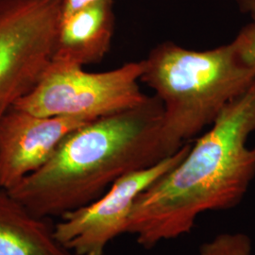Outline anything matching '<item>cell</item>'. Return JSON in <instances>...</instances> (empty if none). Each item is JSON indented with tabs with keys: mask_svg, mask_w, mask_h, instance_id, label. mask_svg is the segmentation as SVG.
Wrapping results in <instances>:
<instances>
[{
	"mask_svg": "<svg viewBox=\"0 0 255 255\" xmlns=\"http://www.w3.org/2000/svg\"><path fill=\"white\" fill-rule=\"evenodd\" d=\"M254 131L255 81L179 164L138 196L126 234L151 249L189 234L205 212L237 207L255 178V148L247 146Z\"/></svg>",
	"mask_w": 255,
	"mask_h": 255,
	"instance_id": "obj_1",
	"label": "cell"
},
{
	"mask_svg": "<svg viewBox=\"0 0 255 255\" xmlns=\"http://www.w3.org/2000/svg\"><path fill=\"white\" fill-rule=\"evenodd\" d=\"M64 0H0V119L52 63Z\"/></svg>",
	"mask_w": 255,
	"mask_h": 255,
	"instance_id": "obj_4",
	"label": "cell"
},
{
	"mask_svg": "<svg viewBox=\"0 0 255 255\" xmlns=\"http://www.w3.org/2000/svg\"><path fill=\"white\" fill-rule=\"evenodd\" d=\"M163 115L154 96L134 108L92 120L70 132L46 164L9 193L46 219L90 203L122 176L174 154L163 136Z\"/></svg>",
	"mask_w": 255,
	"mask_h": 255,
	"instance_id": "obj_2",
	"label": "cell"
},
{
	"mask_svg": "<svg viewBox=\"0 0 255 255\" xmlns=\"http://www.w3.org/2000/svg\"><path fill=\"white\" fill-rule=\"evenodd\" d=\"M140 81L163 104V136L175 153L246 91L255 72L239 65L230 44L196 51L164 42L143 60Z\"/></svg>",
	"mask_w": 255,
	"mask_h": 255,
	"instance_id": "obj_3",
	"label": "cell"
},
{
	"mask_svg": "<svg viewBox=\"0 0 255 255\" xmlns=\"http://www.w3.org/2000/svg\"><path fill=\"white\" fill-rule=\"evenodd\" d=\"M113 0H99L62 19L52 63L83 67L109 51L115 31Z\"/></svg>",
	"mask_w": 255,
	"mask_h": 255,
	"instance_id": "obj_8",
	"label": "cell"
},
{
	"mask_svg": "<svg viewBox=\"0 0 255 255\" xmlns=\"http://www.w3.org/2000/svg\"><path fill=\"white\" fill-rule=\"evenodd\" d=\"M230 46L239 65L255 72V19L239 31Z\"/></svg>",
	"mask_w": 255,
	"mask_h": 255,
	"instance_id": "obj_11",
	"label": "cell"
},
{
	"mask_svg": "<svg viewBox=\"0 0 255 255\" xmlns=\"http://www.w3.org/2000/svg\"><path fill=\"white\" fill-rule=\"evenodd\" d=\"M252 239L243 233H222L203 243L197 255H251Z\"/></svg>",
	"mask_w": 255,
	"mask_h": 255,
	"instance_id": "obj_10",
	"label": "cell"
},
{
	"mask_svg": "<svg viewBox=\"0 0 255 255\" xmlns=\"http://www.w3.org/2000/svg\"><path fill=\"white\" fill-rule=\"evenodd\" d=\"M190 147L186 143L154 165L122 176L101 197L65 214L54 226L57 240L73 255H104L115 238L126 234L138 196L179 164Z\"/></svg>",
	"mask_w": 255,
	"mask_h": 255,
	"instance_id": "obj_6",
	"label": "cell"
},
{
	"mask_svg": "<svg viewBox=\"0 0 255 255\" xmlns=\"http://www.w3.org/2000/svg\"><path fill=\"white\" fill-rule=\"evenodd\" d=\"M142 72L143 61L101 73L51 63L36 86L13 107L40 117L97 119L114 115L147 100L138 84Z\"/></svg>",
	"mask_w": 255,
	"mask_h": 255,
	"instance_id": "obj_5",
	"label": "cell"
},
{
	"mask_svg": "<svg viewBox=\"0 0 255 255\" xmlns=\"http://www.w3.org/2000/svg\"><path fill=\"white\" fill-rule=\"evenodd\" d=\"M99 0H64L63 18L72 14L76 10L92 4Z\"/></svg>",
	"mask_w": 255,
	"mask_h": 255,
	"instance_id": "obj_12",
	"label": "cell"
},
{
	"mask_svg": "<svg viewBox=\"0 0 255 255\" xmlns=\"http://www.w3.org/2000/svg\"><path fill=\"white\" fill-rule=\"evenodd\" d=\"M0 255H73L55 237L54 226L0 188Z\"/></svg>",
	"mask_w": 255,
	"mask_h": 255,
	"instance_id": "obj_9",
	"label": "cell"
},
{
	"mask_svg": "<svg viewBox=\"0 0 255 255\" xmlns=\"http://www.w3.org/2000/svg\"><path fill=\"white\" fill-rule=\"evenodd\" d=\"M86 117H40L12 107L0 119V188H14L41 168Z\"/></svg>",
	"mask_w": 255,
	"mask_h": 255,
	"instance_id": "obj_7",
	"label": "cell"
},
{
	"mask_svg": "<svg viewBox=\"0 0 255 255\" xmlns=\"http://www.w3.org/2000/svg\"><path fill=\"white\" fill-rule=\"evenodd\" d=\"M240 9L255 19V0H236Z\"/></svg>",
	"mask_w": 255,
	"mask_h": 255,
	"instance_id": "obj_13",
	"label": "cell"
}]
</instances>
